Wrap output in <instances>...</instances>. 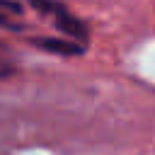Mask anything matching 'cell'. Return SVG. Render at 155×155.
<instances>
[{
	"mask_svg": "<svg viewBox=\"0 0 155 155\" xmlns=\"http://www.w3.org/2000/svg\"><path fill=\"white\" fill-rule=\"evenodd\" d=\"M34 48L44 51V53H53V56H65V58H78L87 51L85 44H78L73 39H58V36H31L27 39Z\"/></svg>",
	"mask_w": 155,
	"mask_h": 155,
	"instance_id": "7a4b0ae2",
	"label": "cell"
},
{
	"mask_svg": "<svg viewBox=\"0 0 155 155\" xmlns=\"http://www.w3.org/2000/svg\"><path fill=\"white\" fill-rule=\"evenodd\" d=\"M17 70H19V63H17L15 51H12L7 44H2V41H0V80L17 75Z\"/></svg>",
	"mask_w": 155,
	"mask_h": 155,
	"instance_id": "277c9868",
	"label": "cell"
},
{
	"mask_svg": "<svg viewBox=\"0 0 155 155\" xmlns=\"http://www.w3.org/2000/svg\"><path fill=\"white\" fill-rule=\"evenodd\" d=\"M39 15L48 17L51 24L68 39L78 41V44H85L90 41V27L85 24V19H80L75 12H70V7L61 0H27Z\"/></svg>",
	"mask_w": 155,
	"mask_h": 155,
	"instance_id": "6da1fadb",
	"label": "cell"
},
{
	"mask_svg": "<svg viewBox=\"0 0 155 155\" xmlns=\"http://www.w3.org/2000/svg\"><path fill=\"white\" fill-rule=\"evenodd\" d=\"M22 15H24V5L19 0H0V29L19 31L24 27Z\"/></svg>",
	"mask_w": 155,
	"mask_h": 155,
	"instance_id": "3957f363",
	"label": "cell"
}]
</instances>
